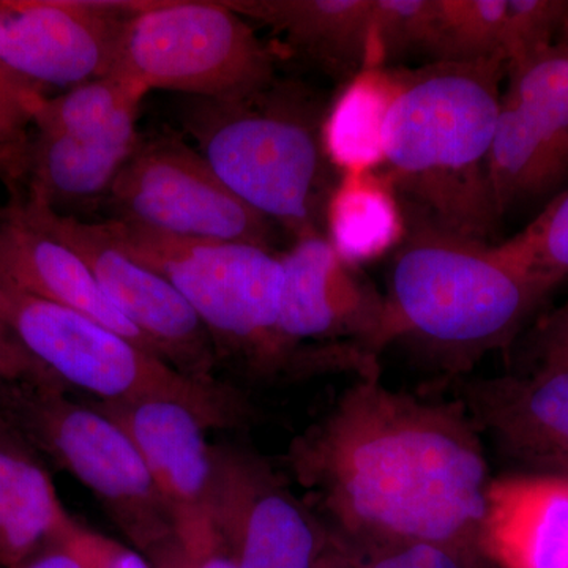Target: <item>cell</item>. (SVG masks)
Segmentation results:
<instances>
[{
    "mask_svg": "<svg viewBox=\"0 0 568 568\" xmlns=\"http://www.w3.org/2000/svg\"><path fill=\"white\" fill-rule=\"evenodd\" d=\"M506 78L504 58L403 71L383 130L387 181L405 194L409 212L487 244L500 220L488 156Z\"/></svg>",
    "mask_w": 568,
    "mask_h": 568,
    "instance_id": "2",
    "label": "cell"
},
{
    "mask_svg": "<svg viewBox=\"0 0 568 568\" xmlns=\"http://www.w3.org/2000/svg\"><path fill=\"white\" fill-rule=\"evenodd\" d=\"M506 11L507 0H440L433 62L504 58Z\"/></svg>",
    "mask_w": 568,
    "mask_h": 568,
    "instance_id": "26",
    "label": "cell"
},
{
    "mask_svg": "<svg viewBox=\"0 0 568 568\" xmlns=\"http://www.w3.org/2000/svg\"><path fill=\"white\" fill-rule=\"evenodd\" d=\"M560 36H562V40H560V43L564 44V47L568 50V18L566 22H564L562 31H560Z\"/></svg>",
    "mask_w": 568,
    "mask_h": 568,
    "instance_id": "38",
    "label": "cell"
},
{
    "mask_svg": "<svg viewBox=\"0 0 568 568\" xmlns=\"http://www.w3.org/2000/svg\"><path fill=\"white\" fill-rule=\"evenodd\" d=\"M134 148L136 144L36 132L29 153L26 197L61 215L91 211L106 203Z\"/></svg>",
    "mask_w": 568,
    "mask_h": 568,
    "instance_id": "19",
    "label": "cell"
},
{
    "mask_svg": "<svg viewBox=\"0 0 568 568\" xmlns=\"http://www.w3.org/2000/svg\"><path fill=\"white\" fill-rule=\"evenodd\" d=\"M567 18V0H507L503 39L507 65L555 43Z\"/></svg>",
    "mask_w": 568,
    "mask_h": 568,
    "instance_id": "30",
    "label": "cell"
},
{
    "mask_svg": "<svg viewBox=\"0 0 568 568\" xmlns=\"http://www.w3.org/2000/svg\"><path fill=\"white\" fill-rule=\"evenodd\" d=\"M11 204L88 264L111 304L140 328L164 362L205 383L219 381V354L192 306L166 278L126 253L106 224L61 215L28 197L14 196Z\"/></svg>",
    "mask_w": 568,
    "mask_h": 568,
    "instance_id": "10",
    "label": "cell"
},
{
    "mask_svg": "<svg viewBox=\"0 0 568 568\" xmlns=\"http://www.w3.org/2000/svg\"><path fill=\"white\" fill-rule=\"evenodd\" d=\"M0 304L7 324L37 362L62 384L100 402H175L196 413L209 428L239 426L252 414L237 388L185 375L81 313L2 283Z\"/></svg>",
    "mask_w": 568,
    "mask_h": 568,
    "instance_id": "6",
    "label": "cell"
},
{
    "mask_svg": "<svg viewBox=\"0 0 568 568\" xmlns=\"http://www.w3.org/2000/svg\"><path fill=\"white\" fill-rule=\"evenodd\" d=\"M145 3L0 0V62L41 89L102 78L126 21Z\"/></svg>",
    "mask_w": 568,
    "mask_h": 568,
    "instance_id": "12",
    "label": "cell"
},
{
    "mask_svg": "<svg viewBox=\"0 0 568 568\" xmlns=\"http://www.w3.org/2000/svg\"><path fill=\"white\" fill-rule=\"evenodd\" d=\"M80 541L93 568H155L136 549L122 547L118 541L82 526Z\"/></svg>",
    "mask_w": 568,
    "mask_h": 568,
    "instance_id": "34",
    "label": "cell"
},
{
    "mask_svg": "<svg viewBox=\"0 0 568 568\" xmlns=\"http://www.w3.org/2000/svg\"><path fill=\"white\" fill-rule=\"evenodd\" d=\"M478 549L497 568H568V478H491Z\"/></svg>",
    "mask_w": 568,
    "mask_h": 568,
    "instance_id": "16",
    "label": "cell"
},
{
    "mask_svg": "<svg viewBox=\"0 0 568 568\" xmlns=\"http://www.w3.org/2000/svg\"><path fill=\"white\" fill-rule=\"evenodd\" d=\"M114 215L179 239L274 250V223L253 211L215 174L197 149L174 133L141 138L112 185Z\"/></svg>",
    "mask_w": 568,
    "mask_h": 568,
    "instance_id": "9",
    "label": "cell"
},
{
    "mask_svg": "<svg viewBox=\"0 0 568 568\" xmlns=\"http://www.w3.org/2000/svg\"><path fill=\"white\" fill-rule=\"evenodd\" d=\"M121 426L144 458L186 551L222 547L215 529V462L203 418L175 402L95 406Z\"/></svg>",
    "mask_w": 568,
    "mask_h": 568,
    "instance_id": "14",
    "label": "cell"
},
{
    "mask_svg": "<svg viewBox=\"0 0 568 568\" xmlns=\"http://www.w3.org/2000/svg\"><path fill=\"white\" fill-rule=\"evenodd\" d=\"M325 224L336 252L355 265L383 256L406 231L394 186L373 170L343 175L328 197Z\"/></svg>",
    "mask_w": 568,
    "mask_h": 568,
    "instance_id": "22",
    "label": "cell"
},
{
    "mask_svg": "<svg viewBox=\"0 0 568 568\" xmlns=\"http://www.w3.org/2000/svg\"><path fill=\"white\" fill-rule=\"evenodd\" d=\"M488 179L499 219L515 205L555 193L568 179L566 148L507 93L489 149Z\"/></svg>",
    "mask_w": 568,
    "mask_h": 568,
    "instance_id": "20",
    "label": "cell"
},
{
    "mask_svg": "<svg viewBox=\"0 0 568 568\" xmlns=\"http://www.w3.org/2000/svg\"><path fill=\"white\" fill-rule=\"evenodd\" d=\"M335 80L368 69L373 0H224Z\"/></svg>",
    "mask_w": 568,
    "mask_h": 568,
    "instance_id": "18",
    "label": "cell"
},
{
    "mask_svg": "<svg viewBox=\"0 0 568 568\" xmlns=\"http://www.w3.org/2000/svg\"><path fill=\"white\" fill-rule=\"evenodd\" d=\"M74 523L47 470L0 424V567L20 568Z\"/></svg>",
    "mask_w": 568,
    "mask_h": 568,
    "instance_id": "21",
    "label": "cell"
},
{
    "mask_svg": "<svg viewBox=\"0 0 568 568\" xmlns=\"http://www.w3.org/2000/svg\"><path fill=\"white\" fill-rule=\"evenodd\" d=\"M7 386L6 413L91 489L138 552L156 564L181 547L144 458L121 426L97 407L70 402L61 387Z\"/></svg>",
    "mask_w": 568,
    "mask_h": 568,
    "instance_id": "8",
    "label": "cell"
},
{
    "mask_svg": "<svg viewBox=\"0 0 568 568\" xmlns=\"http://www.w3.org/2000/svg\"><path fill=\"white\" fill-rule=\"evenodd\" d=\"M215 529L235 568H315L324 536L263 459L213 448Z\"/></svg>",
    "mask_w": 568,
    "mask_h": 568,
    "instance_id": "13",
    "label": "cell"
},
{
    "mask_svg": "<svg viewBox=\"0 0 568 568\" xmlns=\"http://www.w3.org/2000/svg\"><path fill=\"white\" fill-rule=\"evenodd\" d=\"M508 97L555 134L568 152V50L552 43L507 65Z\"/></svg>",
    "mask_w": 568,
    "mask_h": 568,
    "instance_id": "25",
    "label": "cell"
},
{
    "mask_svg": "<svg viewBox=\"0 0 568 568\" xmlns=\"http://www.w3.org/2000/svg\"><path fill=\"white\" fill-rule=\"evenodd\" d=\"M110 73L209 100L250 99L278 80L274 52L224 0H148L126 21Z\"/></svg>",
    "mask_w": 568,
    "mask_h": 568,
    "instance_id": "7",
    "label": "cell"
},
{
    "mask_svg": "<svg viewBox=\"0 0 568 568\" xmlns=\"http://www.w3.org/2000/svg\"><path fill=\"white\" fill-rule=\"evenodd\" d=\"M0 379L7 384L55 386L62 383L28 353L7 324L0 304Z\"/></svg>",
    "mask_w": 568,
    "mask_h": 568,
    "instance_id": "32",
    "label": "cell"
},
{
    "mask_svg": "<svg viewBox=\"0 0 568 568\" xmlns=\"http://www.w3.org/2000/svg\"><path fill=\"white\" fill-rule=\"evenodd\" d=\"M529 349L536 368L568 355V304L549 313L538 323Z\"/></svg>",
    "mask_w": 568,
    "mask_h": 568,
    "instance_id": "33",
    "label": "cell"
},
{
    "mask_svg": "<svg viewBox=\"0 0 568 568\" xmlns=\"http://www.w3.org/2000/svg\"><path fill=\"white\" fill-rule=\"evenodd\" d=\"M43 89L0 62V178L13 189L26 181L33 122Z\"/></svg>",
    "mask_w": 568,
    "mask_h": 568,
    "instance_id": "28",
    "label": "cell"
},
{
    "mask_svg": "<svg viewBox=\"0 0 568 568\" xmlns=\"http://www.w3.org/2000/svg\"><path fill=\"white\" fill-rule=\"evenodd\" d=\"M148 91L115 73L71 88L63 95L44 99L33 130L88 141L138 144L136 123Z\"/></svg>",
    "mask_w": 568,
    "mask_h": 568,
    "instance_id": "24",
    "label": "cell"
},
{
    "mask_svg": "<svg viewBox=\"0 0 568 568\" xmlns=\"http://www.w3.org/2000/svg\"><path fill=\"white\" fill-rule=\"evenodd\" d=\"M332 536L361 545L429 544L487 568L478 530L489 484L484 444L463 402L395 392L357 377L290 450Z\"/></svg>",
    "mask_w": 568,
    "mask_h": 568,
    "instance_id": "1",
    "label": "cell"
},
{
    "mask_svg": "<svg viewBox=\"0 0 568 568\" xmlns=\"http://www.w3.org/2000/svg\"><path fill=\"white\" fill-rule=\"evenodd\" d=\"M155 568H235L222 547L204 551H186L182 547L168 556Z\"/></svg>",
    "mask_w": 568,
    "mask_h": 568,
    "instance_id": "36",
    "label": "cell"
},
{
    "mask_svg": "<svg viewBox=\"0 0 568 568\" xmlns=\"http://www.w3.org/2000/svg\"><path fill=\"white\" fill-rule=\"evenodd\" d=\"M0 181H2V178H0Z\"/></svg>",
    "mask_w": 568,
    "mask_h": 568,
    "instance_id": "41",
    "label": "cell"
},
{
    "mask_svg": "<svg viewBox=\"0 0 568 568\" xmlns=\"http://www.w3.org/2000/svg\"><path fill=\"white\" fill-rule=\"evenodd\" d=\"M347 568H466L446 549L429 544L361 545L327 536Z\"/></svg>",
    "mask_w": 568,
    "mask_h": 568,
    "instance_id": "31",
    "label": "cell"
},
{
    "mask_svg": "<svg viewBox=\"0 0 568 568\" xmlns=\"http://www.w3.org/2000/svg\"><path fill=\"white\" fill-rule=\"evenodd\" d=\"M403 71L368 67L346 82L323 125L325 153L346 173L383 163V130Z\"/></svg>",
    "mask_w": 568,
    "mask_h": 568,
    "instance_id": "23",
    "label": "cell"
},
{
    "mask_svg": "<svg viewBox=\"0 0 568 568\" xmlns=\"http://www.w3.org/2000/svg\"><path fill=\"white\" fill-rule=\"evenodd\" d=\"M555 290L497 245L446 233L409 212L386 297L395 342L457 373L510 345Z\"/></svg>",
    "mask_w": 568,
    "mask_h": 568,
    "instance_id": "3",
    "label": "cell"
},
{
    "mask_svg": "<svg viewBox=\"0 0 568 568\" xmlns=\"http://www.w3.org/2000/svg\"><path fill=\"white\" fill-rule=\"evenodd\" d=\"M103 223L126 253L189 302L219 357H233L260 379L293 381L301 351L284 345L278 332L280 254L257 245L173 237L122 220Z\"/></svg>",
    "mask_w": 568,
    "mask_h": 568,
    "instance_id": "5",
    "label": "cell"
},
{
    "mask_svg": "<svg viewBox=\"0 0 568 568\" xmlns=\"http://www.w3.org/2000/svg\"><path fill=\"white\" fill-rule=\"evenodd\" d=\"M465 392L467 414L503 454L532 474L568 478V366L474 381Z\"/></svg>",
    "mask_w": 568,
    "mask_h": 568,
    "instance_id": "15",
    "label": "cell"
},
{
    "mask_svg": "<svg viewBox=\"0 0 568 568\" xmlns=\"http://www.w3.org/2000/svg\"><path fill=\"white\" fill-rule=\"evenodd\" d=\"M439 13L440 0H373L368 67L407 54L432 58Z\"/></svg>",
    "mask_w": 568,
    "mask_h": 568,
    "instance_id": "27",
    "label": "cell"
},
{
    "mask_svg": "<svg viewBox=\"0 0 568 568\" xmlns=\"http://www.w3.org/2000/svg\"><path fill=\"white\" fill-rule=\"evenodd\" d=\"M280 260L278 332L291 351L353 346L379 357L395 342L386 294L358 265L347 263L325 235L297 239Z\"/></svg>",
    "mask_w": 568,
    "mask_h": 568,
    "instance_id": "11",
    "label": "cell"
},
{
    "mask_svg": "<svg viewBox=\"0 0 568 568\" xmlns=\"http://www.w3.org/2000/svg\"><path fill=\"white\" fill-rule=\"evenodd\" d=\"M315 568H347L343 559L336 555L334 548L324 540L323 551H321L320 558H317Z\"/></svg>",
    "mask_w": 568,
    "mask_h": 568,
    "instance_id": "37",
    "label": "cell"
},
{
    "mask_svg": "<svg viewBox=\"0 0 568 568\" xmlns=\"http://www.w3.org/2000/svg\"><path fill=\"white\" fill-rule=\"evenodd\" d=\"M545 365H566L568 366V355L566 357L559 358V361L551 362V364H545ZM544 366V365H540Z\"/></svg>",
    "mask_w": 568,
    "mask_h": 568,
    "instance_id": "39",
    "label": "cell"
},
{
    "mask_svg": "<svg viewBox=\"0 0 568 568\" xmlns=\"http://www.w3.org/2000/svg\"><path fill=\"white\" fill-rule=\"evenodd\" d=\"M497 248L558 287L568 276V190L559 193L521 233Z\"/></svg>",
    "mask_w": 568,
    "mask_h": 568,
    "instance_id": "29",
    "label": "cell"
},
{
    "mask_svg": "<svg viewBox=\"0 0 568 568\" xmlns=\"http://www.w3.org/2000/svg\"><path fill=\"white\" fill-rule=\"evenodd\" d=\"M0 383H3V381H2V379H0Z\"/></svg>",
    "mask_w": 568,
    "mask_h": 568,
    "instance_id": "40",
    "label": "cell"
},
{
    "mask_svg": "<svg viewBox=\"0 0 568 568\" xmlns=\"http://www.w3.org/2000/svg\"><path fill=\"white\" fill-rule=\"evenodd\" d=\"M0 283L91 317L159 355L140 328L111 304L88 264L69 246L26 220L11 203L0 212Z\"/></svg>",
    "mask_w": 568,
    "mask_h": 568,
    "instance_id": "17",
    "label": "cell"
},
{
    "mask_svg": "<svg viewBox=\"0 0 568 568\" xmlns=\"http://www.w3.org/2000/svg\"><path fill=\"white\" fill-rule=\"evenodd\" d=\"M81 526L74 523L63 536L26 560L20 568H93L80 541Z\"/></svg>",
    "mask_w": 568,
    "mask_h": 568,
    "instance_id": "35",
    "label": "cell"
},
{
    "mask_svg": "<svg viewBox=\"0 0 568 568\" xmlns=\"http://www.w3.org/2000/svg\"><path fill=\"white\" fill-rule=\"evenodd\" d=\"M179 122L239 200L295 241L323 234L334 189L324 122L304 89L276 80L244 100L183 97Z\"/></svg>",
    "mask_w": 568,
    "mask_h": 568,
    "instance_id": "4",
    "label": "cell"
}]
</instances>
